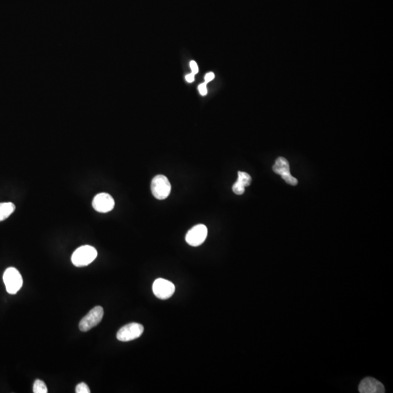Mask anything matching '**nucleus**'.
<instances>
[{
	"label": "nucleus",
	"instance_id": "f257e3e1",
	"mask_svg": "<svg viewBox=\"0 0 393 393\" xmlns=\"http://www.w3.org/2000/svg\"><path fill=\"white\" fill-rule=\"evenodd\" d=\"M98 256L96 248L91 246L78 248L71 256V262L75 267H86L91 264Z\"/></svg>",
	"mask_w": 393,
	"mask_h": 393
},
{
	"label": "nucleus",
	"instance_id": "f03ea898",
	"mask_svg": "<svg viewBox=\"0 0 393 393\" xmlns=\"http://www.w3.org/2000/svg\"><path fill=\"white\" fill-rule=\"evenodd\" d=\"M3 281L7 292L10 294H15L23 285V278L17 269L9 267L3 275Z\"/></svg>",
	"mask_w": 393,
	"mask_h": 393
},
{
	"label": "nucleus",
	"instance_id": "7ed1b4c3",
	"mask_svg": "<svg viewBox=\"0 0 393 393\" xmlns=\"http://www.w3.org/2000/svg\"><path fill=\"white\" fill-rule=\"evenodd\" d=\"M152 195L158 200H164L169 196L171 191V185L169 180L163 175L154 177L151 184Z\"/></svg>",
	"mask_w": 393,
	"mask_h": 393
},
{
	"label": "nucleus",
	"instance_id": "20e7f679",
	"mask_svg": "<svg viewBox=\"0 0 393 393\" xmlns=\"http://www.w3.org/2000/svg\"><path fill=\"white\" fill-rule=\"evenodd\" d=\"M103 309L100 306L93 308L88 314L81 320L79 324L80 329L83 332L89 331L94 328L102 321L103 317Z\"/></svg>",
	"mask_w": 393,
	"mask_h": 393
},
{
	"label": "nucleus",
	"instance_id": "39448f33",
	"mask_svg": "<svg viewBox=\"0 0 393 393\" xmlns=\"http://www.w3.org/2000/svg\"><path fill=\"white\" fill-rule=\"evenodd\" d=\"M144 330V326L139 323H129L119 330L117 333V338L120 342L132 341L140 337Z\"/></svg>",
	"mask_w": 393,
	"mask_h": 393
},
{
	"label": "nucleus",
	"instance_id": "423d86ee",
	"mask_svg": "<svg viewBox=\"0 0 393 393\" xmlns=\"http://www.w3.org/2000/svg\"><path fill=\"white\" fill-rule=\"evenodd\" d=\"M154 296L162 300L169 299L175 293L174 284L166 279L158 278L154 280L152 285Z\"/></svg>",
	"mask_w": 393,
	"mask_h": 393
},
{
	"label": "nucleus",
	"instance_id": "0eeeda50",
	"mask_svg": "<svg viewBox=\"0 0 393 393\" xmlns=\"http://www.w3.org/2000/svg\"><path fill=\"white\" fill-rule=\"evenodd\" d=\"M272 170L277 175L281 176L282 179L289 185L296 186L298 180L292 176L290 173V166L289 161L282 156H279L275 161V165L272 167Z\"/></svg>",
	"mask_w": 393,
	"mask_h": 393
},
{
	"label": "nucleus",
	"instance_id": "6e6552de",
	"mask_svg": "<svg viewBox=\"0 0 393 393\" xmlns=\"http://www.w3.org/2000/svg\"><path fill=\"white\" fill-rule=\"evenodd\" d=\"M207 235V227L204 224H197L187 232L186 241L190 246L196 247L204 243Z\"/></svg>",
	"mask_w": 393,
	"mask_h": 393
},
{
	"label": "nucleus",
	"instance_id": "1a4fd4ad",
	"mask_svg": "<svg viewBox=\"0 0 393 393\" xmlns=\"http://www.w3.org/2000/svg\"><path fill=\"white\" fill-rule=\"evenodd\" d=\"M93 208L99 213H108L113 210L115 202L113 197L107 193H100L93 200Z\"/></svg>",
	"mask_w": 393,
	"mask_h": 393
},
{
	"label": "nucleus",
	"instance_id": "9d476101",
	"mask_svg": "<svg viewBox=\"0 0 393 393\" xmlns=\"http://www.w3.org/2000/svg\"><path fill=\"white\" fill-rule=\"evenodd\" d=\"M358 391L360 393H384L385 392V388L384 384L378 379L366 377L362 379L359 384Z\"/></svg>",
	"mask_w": 393,
	"mask_h": 393
},
{
	"label": "nucleus",
	"instance_id": "9b49d317",
	"mask_svg": "<svg viewBox=\"0 0 393 393\" xmlns=\"http://www.w3.org/2000/svg\"><path fill=\"white\" fill-rule=\"evenodd\" d=\"M251 176L246 172H238L237 181L233 185L232 191L238 195H243L245 192V188L250 186L251 184Z\"/></svg>",
	"mask_w": 393,
	"mask_h": 393
},
{
	"label": "nucleus",
	"instance_id": "f8f14e48",
	"mask_svg": "<svg viewBox=\"0 0 393 393\" xmlns=\"http://www.w3.org/2000/svg\"><path fill=\"white\" fill-rule=\"evenodd\" d=\"M15 205L13 202L0 203V222L5 220L15 212Z\"/></svg>",
	"mask_w": 393,
	"mask_h": 393
},
{
	"label": "nucleus",
	"instance_id": "ddd939ff",
	"mask_svg": "<svg viewBox=\"0 0 393 393\" xmlns=\"http://www.w3.org/2000/svg\"><path fill=\"white\" fill-rule=\"evenodd\" d=\"M33 392L35 393H47V386L43 381L37 379L34 383Z\"/></svg>",
	"mask_w": 393,
	"mask_h": 393
},
{
	"label": "nucleus",
	"instance_id": "4468645a",
	"mask_svg": "<svg viewBox=\"0 0 393 393\" xmlns=\"http://www.w3.org/2000/svg\"><path fill=\"white\" fill-rule=\"evenodd\" d=\"M75 392L76 393H90L91 389L86 383L83 382V383H80L76 385Z\"/></svg>",
	"mask_w": 393,
	"mask_h": 393
},
{
	"label": "nucleus",
	"instance_id": "2eb2a0df",
	"mask_svg": "<svg viewBox=\"0 0 393 393\" xmlns=\"http://www.w3.org/2000/svg\"><path fill=\"white\" fill-rule=\"evenodd\" d=\"M198 90L200 95L202 96H205L207 93L206 83H201L198 87Z\"/></svg>",
	"mask_w": 393,
	"mask_h": 393
},
{
	"label": "nucleus",
	"instance_id": "dca6fc26",
	"mask_svg": "<svg viewBox=\"0 0 393 393\" xmlns=\"http://www.w3.org/2000/svg\"><path fill=\"white\" fill-rule=\"evenodd\" d=\"M190 67H191L192 73H193L194 74H197V73H198L199 69L197 63L195 62V61H190Z\"/></svg>",
	"mask_w": 393,
	"mask_h": 393
},
{
	"label": "nucleus",
	"instance_id": "f3484780",
	"mask_svg": "<svg viewBox=\"0 0 393 393\" xmlns=\"http://www.w3.org/2000/svg\"><path fill=\"white\" fill-rule=\"evenodd\" d=\"M214 77H215V74H214V72L207 73L206 75L205 76V83H207L213 81Z\"/></svg>",
	"mask_w": 393,
	"mask_h": 393
},
{
	"label": "nucleus",
	"instance_id": "a211bd4d",
	"mask_svg": "<svg viewBox=\"0 0 393 393\" xmlns=\"http://www.w3.org/2000/svg\"><path fill=\"white\" fill-rule=\"evenodd\" d=\"M185 79H186L187 82L191 83L192 82L195 81V74H194L193 73H191V74H187L186 77H185Z\"/></svg>",
	"mask_w": 393,
	"mask_h": 393
}]
</instances>
